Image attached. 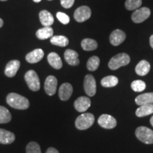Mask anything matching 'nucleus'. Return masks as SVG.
Instances as JSON below:
<instances>
[{"label":"nucleus","mask_w":153,"mask_h":153,"mask_svg":"<svg viewBox=\"0 0 153 153\" xmlns=\"http://www.w3.org/2000/svg\"><path fill=\"white\" fill-rule=\"evenodd\" d=\"M7 102L15 109L25 110L29 107V101L26 97L16 93H10L7 97Z\"/></svg>","instance_id":"nucleus-1"},{"label":"nucleus","mask_w":153,"mask_h":153,"mask_svg":"<svg viewBox=\"0 0 153 153\" xmlns=\"http://www.w3.org/2000/svg\"><path fill=\"white\" fill-rule=\"evenodd\" d=\"M94 116L90 113L82 114L76 118L75 120V126L79 130H86L90 128L94 123Z\"/></svg>","instance_id":"nucleus-2"},{"label":"nucleus","mask_w":153,"mask_h":153,"mask_svg":"<svg viewBox=\"0 0 153 153\" xmlns=\"http://www.w3.org/2000/svg\"><path fill=\"white\" fill-rule=\"evenodd\" d=\"M131 58L126 53H119L111 59L108 62V68L112 70H116L120 67L126 66L129 64Z\"/></svg>","instance_id":"nucleus-3"},{"label":"nucleus","mask_w":153,"mask_h":153,"mask_svg":"<svg viewBox=\"0 0 153 153\" xmlns=\"http://www.w3.org/2000/svg\"><path fill=\"white\" fill-rule=\"evenodd\" d=\"M135 135L140 141L145 144H152L153 143V131L145 127L140 126L135 131Z\"/></svg>","instance_id":"nucleus-4"},{"label":"nucleus","mask_w":153,"mask_h":153,"mask_svg":"<svg viewBox=\"0 0 153 153\" xmlns=\"http://www.w3.org/2000/svg\"><path fill=\"white\" fill-rule=\"evenodd\" d=\"M24 79L30 90L33 91L39 90L41 87V83H40L39 77L37 73L34 70H31L26 72L24 76Z\"/></svg>","instance_id":"nucleus-5"},{"label":"nucleus","mask_w":153,"mask_h":153,"mask_svg":"<svg viewBox=\"0 0 153 153\" xmlns=\"http://www.w3.org/2000/svg\"><path fill=\"white\" fill-rule=\"evenodd\" d=\"M150 16V10L148 7L137 9L132 14L131 19L135 24H140L145 22Z\"/></svg>","instance_id":"nucleus-6"},{"label":"nucleus","mask_w":153,"mask_h":153,"mask_svg":"<svg viewBox=\"0 0 153 153\" xmlns=\"http://www.w3.org/2000/svg\"><path fill=\"white\" fill-rule=\"evenodd\" d=\"M91 11L87 6H82L74 11V18L77 22L82 23L87 21L91 17Z\"/></svg>","instance_id":"nucleus-7"},{"label":"nucleus","mask_w":153,"mask_h":153,"mask_svg":"<svg viewBox=\"0 0 153 153\" xmlns=\"http://www.w3.org/2000/svg\"><path fill=\"white\" fill-rule=\"evenodd\" d=\"M84 88L86 94L89 97H93L97 91V83L94 77L91 74L85 76L84 80Z\"/></svg>","instance_id":"nucleus-8"},{"label":"nucleus","mask_w":153,"mask_h":153,"mask_svg":"<svg viewBox=\"0 0 153 153\" xmlns=\"http://www.w3.org/2000/svg\"><path fill=\"white\" fill-rule=\"evenodd\" d=\"M98 123L101 127L106 129H112L117 125V122L115 118L108 114L101 115L98 119Z\"/></svg>","instance_id":"nucleus-9"},{"label":"nucleus","mask_w":153,"mask_h":153,"mask_svg":"<svg viewBox=\"0 0 153 153\" xmlns=\"http://www.w3.org/2000/svg\"><path fill=\"white\" fill-rule=\"evenodd\" d=\"M57 80L56 77L53 75L48 76L44 84V89L48 95L53 96L56 92Z\"/></svg>","instance_id":"nucleus-10"},{"label":"nucleus","mask_w":153,"mask_h":153,"mask_svg":"<svg viewBox=\"0 0 153 153\" xmlns=\"http://www.w3.org/2000/svg\"><path fill=\"white\" fill-rule=\"evenodd\" d=\"M74 106L78 112H85L91 106V100L89 97H80L74 101Z\"/></svg>","instance_id":"nucleus-11"},{"label":"nucleus","mask_w":153,"mask_h":153,"mask_svg":"<svg viewBox=\"0 0 153 153\" xmlns=\"http://www.w3.org/2000/svg\"><path fill=\"white\" fill-rule=\"evenodd\" d=\"M126 37V35L125 32H123V30L120 29L114 30L110 35V43L114 46H117V45H119L120 44H121L125 41Z\"/></svg>","instance_id":"nucleus-12"},{"label":"nucleus","mask_w":153,"mask_h":153,"mask_svg":"<svg viewBox=\"0 0 153 153\" xmlns=\"http://www.w3.org/2000/svg\"><path fill=\"white\" fill-rule=\"evenodd\" d=\"M73 88L70 83H64L59 89V97L62 101H68L71 97Z\"/></svg>","instance_id":"nucleus-13"},{"label":"nucleus","mask_w":153,"mask_h":153,"mask_svg":"<svg viewBox=\"0 0 153 153\" xmlns=\"http://www.w3.org/2000/svg\"><path fill=\"white\" fill-rule=\"evenodd\" d=\"M19 68H20V62L19 60H14L9 61L6 66L4 70L5 75L8 77H13L16 75Z\"/></svg>","instance_id":"nucleus-14"},{"label":"nucleus","mask_w":153,"mask_h":153,"mask_svg":"<svg viewBox=\"0 0 153 153\" xmlns=\"http://www.w3.org/2000/svg\"><path fill=\"white\" fill-rule=\"evenodd\" d=\"M79 55L76 51L71 49H68L64 53L65 60L69 65L72 66L78 65L79 64Z\"/></svg>","instance_id":"nucleus-15"},{"label":"nucleus","mask_w":153,"mask_h":153,"mask_svg":"<svg viewBox=\"0 0 153 153\" xmlns=\"http://www.w3.org/2000/svg\"><path fill=\"white\" fill-rule=\"evenodd\" d=\"M44 56V52L42 49H36L28 53L26 56V60L29 63H36L41 61Z\"/></svg>","instance_id":"nucleus-16"},{"label":"nucleus","mask_w":153,"mask_h":153,"mask_svg":"<svg viewBox=\"0 0 153 153\" xmlns=\"http://www.w3.org/2000/svg\"><path fill=\"white\" fill-rule=\"evenodd\" d=\"M15 140V135L7 130L0 128V143L4 145L11 144Z\"/></svg>","instance_id":"nucleus-17"},{"label":"nucleus","mask_w":153,"mask_h":153,"mask_svg":"<svg viewBox=\"0 0 153 153\" xmlns=\"http://www.w3.org/2000/svg\"><path fill=\"white\" fill-rule=\"evenodd\" d=\"M39 19L43 26H51L54 23V17L46 10L41 11L39 13Z\"/></svg>","instance_id":"nucleus-18"},{"label":"nucleus","mask_w":153,"mask_h":153,"mask_svg":"<svg viewBox=\"0 0 153 153\" xmlns=\"http://www.w3.org/2000/svg\"><path fill=\"white\" fill-rule=\"evenodd\" d=\"M135 101L136 104L139 106L145 104H153V92L145 93L137 96Z\"/></svg>","instance_id":"nucleus-19"},{"label":"nucleus","mask_w":153,"mask_h":153,"mask_svg":"<svg viewBox=\"0 0 153 153\" xmlns=\"http://www.w3.org/2000/svg\"><path fill=\"white\" fill-rule=\"evenodd\" d=\"M48 61L49 64L56 70H60L62 67V62L60 57L56 53H51L48 55Z\"/></svg>","instance_id":"nucleus-20"},{"label":"nucleus","mask_w":153,"mask_h":153,"mask_svg":"<svg viewBox=\"0 0 153 153\" xmlns=\"http://www.w3.org/2000/svg\"><path fill=\"white\" fill-rule=\"evenodd\" d=\"M150 65L148 61L141 60L135 67V72L140 76H145L150 72Z\"/></svg>","instance_id":"nucleus-21"},{"label":"nucleus","mask_w":153,"mask_h":153,"mask_svg":"<svg viewBox=\"0 0 153 153\" xmlns=\"http://www.w3.org/2000/svg\"><path fill=\"white\" fill-rule=\"evenodd\" d=\"M53 36V29L51 26H44L40 28L36 32V36L38 39L45 40L48 38H52Z\"/></svg>","instance_id":"nucleus-22"},{"label":"nucleus","mask_w":153,"mask_h":153,"mask_svg":"<svg viewBox=\"0 0 153 153\" xmlns=\"http://www.w3.org/2000/svg\"><path fill=\"white\" fill-rule=\"evenodd\" d=\"M153 114V104L142 105L135 111L137 117H144Z\"/></svg>","instance_id":"nucleus-23"},{"label":"nucleus","mask_w":153,"mask_h":153,"mask_svg":"<svg viewBox=\"0 0 153 153\" xmlns=\"http://www.w3.org/2000/svg\"><path fill=\"white\" fill-rule=\"evenodd\" d=\"M82 48L86 51H94L98 47V43L94 39L91 38H85L81 43Z\"/></svg>","instance_id":"nucleus-24"},{"label":"nucleus","mask_w":153,"mask_h":153,"mask_svg":"<svg viewBox=\"0 0 153 153\" xmlns=\"http://www.w3.org/2000/svg\"><path fill=\"white\" fill-rule=\"evenodd\" d=\"M51 43L57 46L65 47L69 44V40L64 36H55L51 38Z\"/></svg>","instance_id":"nucleus-25"},{"label":"nucleus","mask_w":153,"mask_h":153,"mask_svg":"<svg viewBox=\"0 0 153 153\" xmlns=\"http://www.w3.org/2000/svg\"><path fill=\"white\" fill-rule=\"evenodd\" d=\"M118 79L115 76H107L103 78L101 81V84L104 87H113L118 85Z\"/></svg>","instance_id":"nucleus-26"},{"label":"nucleus","mask_w":153,"mask_h":153,"mask_svg":"<svg viewBox=\"0 0 153 153\" xmlns=\"http://www.w3.org/2000/svg\"><path fill=\"white\" fill-rule=\"evenodd\" d=\"M11 120V115L5 107L0 106V123H7Z\"/></svg>","instance_id":"nucleus-27"},{"label":"nucleus","mask_w":153,"mask_h":153,"mask_svg":"<svg viewBox=\"0 0 153 153\" xmlns=\"http://www.w3.org/2000/svg\"><path fill=\"white\" fill-rule=\"evenodd\" d=\"M100 64V59L97 56H92L89 59L87 63V68L89 71H95Z\"/></svg>","instance_id":"nucleus-28"},{"label":"nucleus","mask_w":153,"mask_h":153,"mask_svg":"<svg viewBox=\"0 0 153 153\" xmlns=\"http://www.w3.org/2000/svg\"><path fill=\"white\" fill-rule=\"evenodd\" d=\"M142 5V0H126L125 7L128 10H136Z\"/></svg>","instance_id":"nucleus-29"},{"label":"nucleus","mask_w":153,"mask_h":153,"mask_svg":"<svg viewBox=\"0 0 153 153\" xmlns=\"http://www.w3.org/2000/svg\"><path fill=\"white\" fill-rule=\"evenodd\" d=\"M146 85L142 80H135L131 83V88L134 91L140 92L145 90Z\"/></svg>","instance_id":"nucleus-30"},{"label":"nucleus","mask_w":153,"mask_h":153,"mask_svg":"<svg viewBox=\"0 0 153 153\" xmlns=\"http://www.w3.org/2000/svg\"><path fill=\"white\" fill-rule=\"evenodd\" d=\"M26 153H41L39 145L33 141L30 142L26 146Z\"/></svg>","instance_id":"nucleus-31"},{"label":"nucleus","mask_w":153,"mask_h":153,"mask_svg":"<svg viewBox=\"0 0 153 153\" xmlns=\"http://www.w3.org/2000/svg\"><path fill=\"white\" fill-rule=\"evenodd\" d=\"M57 19L63 24H68L70 22V17L62 12H57L56 15Z\"/></svg>","instance_id":"nucleus-32"},{"label":"nucleus","mask_w":153,"mask_h":153,"mask_svg":"<svg viewBox=\"0 0 153 153\" xmlns=\"http://www.w3.org/2000/svg\"><path fill=\"white\" fill-rule=\"evenodd\" d=\"M60 3L64 8L69 9L74 4V0H60Z\"/></svg>","instance_id":"nucleus-33"},{"label":"nucleus","mask_w":153,"mask_h":153,"mask_svg":"<svg viewBox=\"0 0 153 153\" xmlns=\"http://www.w3.org/2000/svg\"><path fill=\"white\" fill-rule=\"evenodd\" d=\"M45 153H59L58 150L54 148H49Z\"/></svg>","instance_id":"nucleus-34"},{"label":"nucleus","mask_w":153,"mask_h":153,"mask_svg":"<svg viewBox=\"0 0 153 153\" xmlns=\"http://www.w3.org/2000/svg\"><path fill=\"white\" fill-rule=\"evenodd\" d=\"M150 44L151 48L153 49V35L151 36L150 38Z\"/></svg>","instance_id":"nucleus-35"},{"label":"nucleus","mask_w":153,"mask_h":153,"mask_svg":"<svg viewBox=\"0 0 153 153\" xmlns=\"http://www.w3.org/2000/svg\"><path fill=\"white\" fill-rule=\"evenodd\" d=\"M3 24H4V22H3V20L1 19H0V28L1 27V26H3Z\"/></svg>","instance_id":"nucleus-36"},{"label":"nucleus","mask_w":153,"mask_h":153,"mask_svg":"<svg viewBox=\"0 0 153 153\" xmlns=\"http://www.w3.org/2000/svg\"><path fill=\"white\" fill-rule=\"evenodd\" d=\"M150 123H151V125H152V126L153 127V116H152V118H150Z\"/></svg>","instance_id":"nucleus-37"},{"label":"nucleus","mask_w":153,"mask_h":153,"mask_svg":"<svg viewBox=\"0 0 153 153\" xmlns=\"http://www.w3.org/2000/svg\"><path fill=\"white\" fill-rule=\"evenodd\" d=\"M33 1H35L36 3H38L40 2V1H41V0H33Z\"/></svg>","instance_id":"nucleus-38"},{"label":"nucleus","mask_w":153,"mask_h":153,"mask_svg":"<svg viewBox=\"0 0 153 153\" xmlns=\"http://www.w3.org/2000/svg\"><path fill=\"white\" fill-rule=\"evenodd\" d=\"M0 1H7V0H0Z\"/></svg>","instance_id":"nucleus-39"},{"label":"nucleus","mask_w":153,"mask_h":153,"mask_svg":"<svg viewBox=\"0 0 153 153\" xmlns=\"http://www.w3.org/2000/svg\"><path fill=\"white\" fill-rule=\"evenodd\" d=\"M49 1H51V0H49Z\"/></svg>","instance_id":"nucleus-40"}]
</instances>
